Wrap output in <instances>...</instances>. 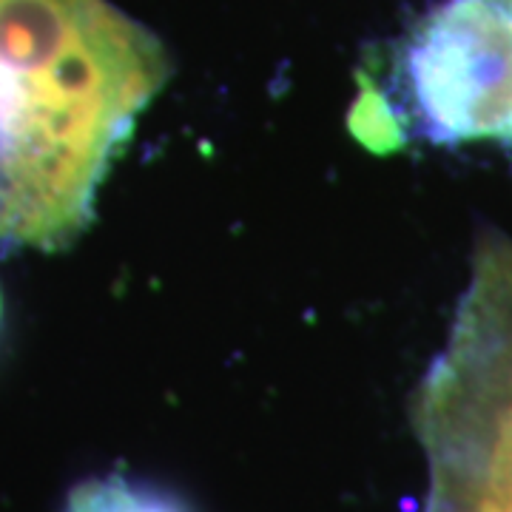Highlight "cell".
<instances>
[{
	"mask_svg": "<svg viewBox=\"0 0 512 512\" xmlns=\"http://www.w3.org/2000/svg\"><path fill=\"white\" fill-rule=\"evenodd\" d=\"M350 131L382 154L512 148V0H441L384 43L359 72Z\"/></svg>",
	"mask_w": 512,
	"mask_h": 512,
	"instance_id": "3957f363",
	"label": "cell"
},
{
	"mask_svg": "<svg viewBox=\"0 0 512 512\" xmlns=\"http://www.w3.org/2000/svg\"><path fill=\"white\" fill-rule=\"evenodd\" d=\"M171 77L109 0H0V248L63 251Z\"/></svg>",
	"mask_w": 512,
	"mask_h": 512,
	"instance_id": "6da1fadb",
	"label": "cell"
},
{
	"mask_svg": "<svg viewBox=\"0 0 512 512\" xmlns=\"http://www.w3.org/2000/svg\"><path fill=\"white\" fill-rule=\"evenodd\" d=\"M66 512H180L168 498L126 478L109 476L77 487Z\"/></svg>",
	"mask_w": 512,
	"mask_h": 512,
	"instance_id": "277c9868",
	"label": "cell"
},
{
	"mask_svg": "<svg viewBox=\"0 0 512 512\" xmlns=\"http://www.w3.org/2000/svg\"><path fill=\"white\" fill-rule=\"evenodd\" d=\"M430 512H512V239L478 237L447 342L413 404Z\"/></svg>",
	"mask_w": 512,
	"mask_h": 512,
	"instance_id": "7a4b0ae2",
	"label": "cell"
}]
</instances>
